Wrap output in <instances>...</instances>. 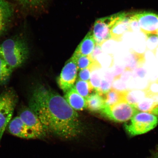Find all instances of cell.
<instances>
[{
  "label": "cell",
  "instance_id": "13",
  "mask_svg": "<svg viewBox=\"0 0 158 158\" xmlns=\"http://www.w3.org/2000/svg\"><path fill=\"white\" fill-rule=\"evenodd\" d=\"M96 45L92 31L88 33L85 37L78 45L74 53L85 56H90L92 54Z\"/></svg>",
  "mask_w": 158,
  "mask_h": 158
},
{
  "label": "cell",
  "instance_id": "12",
  "mask_svg": "<svg viewBox=\"0 0 158 158\" xmlns=\"http://www.w3.org/2000/svg\"><path fill=\"white\" fill-rule=\"evenodd\" d=\"M64 98L75 110H82L87 108L86 99L78 93L74 86L65 94Z\"/></svg>",
  "mask_w": 158,
  "mask_h": 158
},
{
  "label": "cell",
  "instance_id": "20",
  "mask_svg": "<svg viewBox=\"0 0 158 158\" xmlns=\"http://www.w3.org/2000/svg\"><path fill=\"white\" fill-rule=\"evenodd\" d=\"M13 70L0 57V85H4L8 81Z\"/></svg>",
  "mask_w": 158,
  "mask_h": 158
},
{
  "label": "cell",
  "instance_id": "11",
  "mask_svg": "<svg viewBox=\"0 0 158 158\" xmlns=\"http://www.w3.org/2000/svg\"><path fill=\"white\" fill-rule=\"evenodd\" d=\"M7 127L9 133L16 137L26 139H36L34 134L19 116H16L11 119Z\"/></svg>",
  "mask_w": 158,
  "mask_h": 158
},
{
  "label": "cell",
  "instance_id": "28",
  "mask_svg": "<svg viewBox=\"0 0 158 158\" xmlns=\"http://www.w3.org/2000/svg\"><path fill=\"white\" fill-rule=\"evenodd\" d=\"M6 27V24L4 23H0V35L5 30Z\"/></svg>",
  "mask_w": 158,
  "mask_h": 158
},
{
  "label": "cell",
  "instance_id": "21",
  "mask_svg": "<svg viewBox=\"0 0 158 158\" xmlns=\"http://www.w3.org/2000/svg\"><path fill=\"white\" fill-rule=\"evenodd\" d=\"M76 60L77 65L78 71L88 68L91 66L94 62H97L95 60L90 56H85L74 53L72 56Z\"/></svg>",
  "mask_w": 158,
  "mask_h": 158
},
{
  "label": "cell",
  "instance_id": "1",
  "mask_svg": "<svg viewBox=\"0 0 158 158\" xmlns=\"http://www.w3.org/2000/svg\"><path fill=\"white\" fill-rule=\"evenodd\" d=\"M28 104L47 133L65 139H73L82 133L83 128L77 112L64 98L50 89L35 85L31 91Z\"/></svg>",
  "mask_w": 158,
  "mask_h": 158
},
{
  "label": "cell",
  "instance_id": "9",
  "mask_svg": "<svg viewBox=\"0 0 158 158\" xmlns=\"http://www.w3.org/2000/svg\"><path fill=\"white\" fill-rule=\"evenodd\" d=\"M131 12H121L114 14L110 35L111 39L120 41L126 32L130 31V18Z\"/></svg>",
  "mask_w": 158,
  "mask_h": 158
},
{
  "label": "cell",
  "instance_id": "7",
  "mask_svg": "<svg viewBox=\"0 0 158 158\" xmlns=\"http://www.w3.org/2000/svg\"><path fill=\"white\" fill-rule=\"evenodd\" d=\"M114 19V15L96 20L92 31L96 45H101L111 39L110 32Z\"/></svg>",
  "mask_w": 158,
  "mask_h": 158
},
{
  "label": "cell",
  "instance_id": "17",
  "mask_svg": "<svg viewBox=\"0 0 158 158\" xmlns=\"http://www.w3.org/2000/svg\"><path fill=\"white\" fill-rule=\"evenodd\" d=\"M14 12L12 4L6 0H0V23L6 24L13 16Z\"/></svg>",
  "mask_w": 158,
  "mask_h": 158
},
{
  "label": "cell",
  "instance_id": "18",
  "mask_svg": "<svg viewBox=\"0 0 158 158\" xmlns=\"http://www.w3.org/2000/svg\"><path fill=\"white\" fill-rule=\"evenodd\" d=\"M100 65L98 62L94 63L93 65L91 73L90 82L94 90L98 91L101 84L102 73L101 72Z\"/></svg>",
  "mask_w": 158,
  "mask_h": 158
},
{
  "label": "cell",
  "instance_id": "27",
  "mask_svg": "<svg viewBox=\"0 0 158 158\" xmlns=\"http://www.w3.org/2000/svg\"><path fill=\"white\" fill-rule=\"evenodd\" d=\"M151 158H158V145L151 152Z\"/></svg>",
  "mask_w": 158,
  "mask_h": 158
},
{
  "label": "cell",
  "instance_id": "14",
  "mask_svg": "<svg viewBox=\"0 0 158 158\" xmlns=\"http://www.w3.org/2000/svg\"><path fill=\"white\" fill-rule=\"evenodd\" d=\"M87 108L90 111H101L105 106L104 95L94 90L86 99Z\"/></svg>",
  "mask_w": 158,
  "mask_h": 158
},
{
  "label": "cell",
  "instance_id": "24",
  "mask_svg": "<svg viewBox=\"0 0 158 158\" xmlns=\"http://www.w3.org/2000/svg\"><path fill=\"white\" fill-rule=\"evenodd\" d=\"M93 64H92L91 66L88 67V68H85L80 71V72H79L78 74V80L87 81H90V74L91 73L92 67Z\"/></svg>",
  "mask_w": 158,
  "mask_h": 158
},
{
  "label": "cell",
  "instance_id": "10",
  "mask_svg": "<svg viewBox=\"0 0 158 158\" xmlns=\"http://www.w3.org/2000/svg\"><path fill=\"white\" fill-rule=\"evenodd\" d=\"M141 31L145 35L157 34L158 31V15L150 12H135Z\"/></svg>",
  "mask_w": 158,
  "mask_h": 158
},
{
  "label": "cell",
  "instance_id": "23",
  "mask_svg": "<svg viewBox=\"0 0 158 158\" xmlns=\"http://www.w3.org/2000/svg\"><path fill=\"white\" fill-rule=\"evenodd\" d=\"M130 32H138L141 31L139 22L135 15V12H131L130 18Z\"/></svg>",
  "mask_w": 158,
  "mask_h": 158
},
{
  "label": "cell",
  "instance_id": "8",
  "mask_svg": "<svg viewBox=\"0 0 158 158\" xmlns=\"http://www.w3.org/2000/svg\"><path fill=\"white\" fill-rule=\"evenodd\" d=\"M19 116L34 134L36 139H41L46 136L47 132L40 120L29 107L23 109L20 112Z\"/></svg>",
  "mask_w": 158,
  "mask_h": 158
},
{
  "label": "cell",
  "instance_id": "29",
  "mask_svg": "<svg viewBox=\"0 0 158 158\" xmlns=\"http://www.w3.org/2000/svg\"><path fill=\"white\" fill-rule=\"evenodd\" d=\"M157 35H158V33H157Z\"/></svg>",
  "mask_w": 158,
  "mask_h": 158
},
{
  "label": "cell",
  "instance_id": "22",
  "mask_svg": "<svg viewBox=\"0 0 158 158\" xmlns=\"http://www.w3.org/2000/svg\"><path fill=\"white\" fill-rule=\"evenodd\" d=\"M145 35L147 37L146 42L147 48L155 54L158 48V35L157 34H148Z\"/></svg>",
  "mask_w": 158,
  "mask_h": 158
},
{
  "label": "cell",
  "instance_id": "19",
  "mask_svg": "<svg viewBox=\"0 0 158 158\" xmlns=\"http://www.w3.org/2000/svg\"><path fill=\"white\" fill-rule=\"evenodd\" d=\"M74 87L78 93L86 99L94 90L90 81L78 79L74 85Z\"/></svg>",
  "mask_w": 158,
  "mask_h": 158
},
{
  "label": "cell",
  "instance_id": "15",
  "mask_svg": "<svg viewBox=\"0 0 158 158\" xmlns=\"http://www.w3.org/2000/svg\"><path fill=\"white\" fill-rule=\"evenodd\" d=\"M128 94V91L120 90L111 88L104 94L105 106H112L122 101L127 100Z\"/></svg>",
  "mask_w": 158,
  "mask_h": 158
},
{
  "label": "cell",
  "instance_id": "4",
  "mask_svg": "<svg viewBox=\"0 0 158 158\" xmlns=\"http://www.w3.org/2000/svg\"><path fill=\"white\" fill-rule=\"evenodd\" d=\"M18 100L16 94L12 89L0 94V147L2 138L11 120Z\"/></svg>",
  "mask_w": 158,
  "mask_h": 158
},
{
  "label": "cell",
  "instance_id": "25",
  "mask_svg": "<svg viewBox=\"0 0 158 158\" xmlns=\"http://www.w3.org/2000/svg\"><path fill=\"white\" fill-rule=\"evenodd\" d=\"M111 83L109 80L102 77L100 87L97 91L102 94H105L111 89Z\"/></svg>",
  "mask_w": 158,
  "mask_h": 158
},
{
  "label": "cell",
  "instance_id": "2",
  "mask_svg": "<svg viewBox=\"0 0 158 158\" xmlns=\"http://www.w3.org/2000/svg\"><path fill=\"white\" fill-rule=\"evenodd\" d=\"M29 54L28 43L23 37L7 39L0 45V57L13 69L24 64Z\"/></svg>",
  "mask_w": 158,
  "mask_h": 158
},
{
  "label": "cell",
  "instance_id": "3",
  "mask_svg": "<svg viewBox=\"0 0 158 158\" xmlns=\"http://www.w3.org/2000/svg\"><path fill=\"white\" fill-rule=\"evenodd\" d=\"M157 116L149 112H138L128 121L124 122V127L131 137L147 133L156 127Z\"/></svg>",
  "mask_w": 158,
  "mask_h": 158
},
{
  "label": "cell",
  "instance_id": "6",
  "mask_svg": "<svg viewBox=\"0 0 158 158\" xmlns=\"http://www.w3.org/2000/svg\"><path fill=\"white\" fill-rule=\"evenodd\" d=\"M78 71L76 61L72 57L66 62L58 78L59 86L64 93L74 86Z\"/></svg>",
  "mask_w": 158,
  "mask_h": 158
},
{
  "label": "cell",
  "instance_id": "26",
  "mask_svg": "<svg viewBox=\"0 0 158 158\" xmlns=\"http://www.w3.org/2000/svg\"><path fill=\"white\" fill-rule=\"evenodd\" d=\"M149 113L158 116V102L154 104L149 110Z\"/></svg>",
  "mask_w": 158,
  "mask_h": 158
},
{
  "label": "cell",
  "instance_id": "16",
  "mask_svg": "<svg viewBox=\"0 0 158 158\" xmlns=\"http://www.w3.org/2000/svg\"><path fill=\"white\" fill-rule=\"evenodd\" d=\"M22 8L31 13L38 12L44 8L47 0H15Z\"/></svg>",
  "mask_w": 158,
  "mask_h": 158
},
{
  "label": "cell",
  "instance_id": "5",
  "mask_svg": "<svg viewBox=\"0 0 158 158\" xmlns=\"http://www.w3.org/2000/svg\"><path fill=\"white\" fill-rule=\"evenodd\" d=\"M101 112L102 115L112 121L124 123L139 112V110L136 104L124 100L113 106H105Z\"/></svg>",
  "mask_w": 158,
  "mask_h": 158
}]
</instances>
